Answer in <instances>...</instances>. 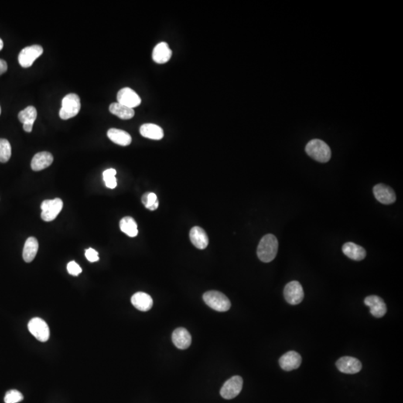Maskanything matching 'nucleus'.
<instances>
[{
    "instance_id": "obj_1",
    "label": "nucleus",
    "mask_w": 403,
    "mask_h": 403,
    "mask_svg": "<svg viewBox=\"0 0 403 403\" xmlns=\"http://www.w3.org/2000/svg\"><path fill=\"white\" fill-rule=\"evenodd\" d=\"M278 249V242L276 237L274 234H266L260 240L257 249L258 258L262 262H271L275 259Z\"/></svg>"
},
{
    "instance_id": "obj_2",
    "label": "nucleus",
    "mask_w": 403,
    "mask_h": 403,
    "mask_svg": "<svg viewBox=\"0 0 403 403\" xmlns=\"http://www.w3.org/2000/svg\"><path fill=\"white\" fill-rule=\"evenodd\" d=\"M305 152L311 158L321 163H326L332 156L330 147L324 141L314 139L307 144Z\"/></svg>"
},
{
    "instance_id": "obj_3",
    "label": "nucleus",
    "mask_w": 403,
    "mask_h": 403,
    "mask_svg": "<svg viewBox=\"0 0 403 403\" xmlns=\"http://www.w3.org/2000/svg\"><path fill=\"white\" fill-rule=\"evenodd\" d=\"M203 300L208 306L217 312H225L230 310L231 302L223 293L210 291L203 294Z\"/></svg>"
},
{
    "instance_id": "obj_4",
    "label": "nucleus",
    "mask_w": 403,
    "mask_h": 403,
    "mask_svg": "<svg viewBox=\"0 0 403 403\" xmlns=\"http://www.w3.org/2000/svg\"><path fill=\"white\" fill-rule=\"evenodd\" d=\"M80 109L81 102L79 96L76 93H69L62 100L59 116L62 120H68L76 117Z\"/></svg>"
},
{
    "instance_id": "obj_5",
    "label": "nucleus",
    "mask_w": 403,
    "mask_h": 403,
    "mask_svg": "<svg viewBox=\"0 0 403 403\" xmlns=\"http://www.w3.org/2000/svg\"><path fill=\"white\" fill-rule=\"evenodd\" d=\"M63 206V201L59 198L43 201L41 206L42 210V218L46 222L52 221L62 212Z\"/></svg>"
},
{
    "instance_id": "obj_6",
    "label": "nucleus",
    "mask_w": 403,
    "mask_h": 403,
    "mask_svg": "<svg viewBox=\"0 0 403 403\" xmlns=\"http://www.w3.org/2000/svg\"><path fill=\"white\" fill-rule=\"evenodd\" d=\"M43 49L40 45H32L24 48L20 52L18 61L21 66L23 68L30 67L35 61L42 56Z\"/></svg>"
},
{
    "instance_id": "obj_7",
    "label": "nucleus",
    "mask_w": 403,
    "mask_h": 403,
    "mask_svg": "<svg viewBox=\"0 0 403 403\" xmlns=\"http://www.w3.org/2000/svg\"><path fill=\"white\" fill-rule=\"evenodd\" d=\"M28 328L31 334L39 341L46 342L49 340L50 334L49 326L42 318H35L31 319Z\"/></svg>"
},
{
    "instance_id": "obj_8",
    "label": "nucleus",
    "mask_w": 403,
    "mask_h": 403,
    "mask_svg": "<svg viewBox=\"0 0 403 403\" xmlns=\"http://www.w3.org/2000/svg\"><path fill=\"white\" fill-rule=\"evenodd\" d=\"M285 300L291 305H298L304 298V291L302 285L297 281H292L285 285L284 289Z\"/></svg>"
},
{
    "instance_id": "obj_9",
    "label": "nucleus",
    "mask_w": 403,
    "mask_h": 403,
    "mask_svg": "<svg viewBox=\"0 0 403 403\" xmlns=\"http://www.w3.org/2000/svg\"><path fill=\"white\" fill-rule=\"evenodd\" d=\"M243 387V379L239 376H234L227 380L220 390V395L226 400L235 398L241 391Z\"/></svg>"
},
{
    "instance_id": "obj_10",
    "label": "nucleus",
    "mask_w": 403,
    "mask_h": 403,
    "mask_svg": "<svg viewBox=\"0 0 403 403\" xmlns=\"http://www.w3.org/2000/svg\"><path fill=\"white\" fill-rule=\"evenodd\" d=\"M117 103L130 108H134L141 105V99L132 89L124 87L117 93Z\"/></svg>"
},
{
    "instance_id": "obj_11",
    "label": "nucleus",
    "mask_w": 403,
    "mask_h": 403,
    "mask_svg": "<svg viewBox=\"0 0 403 403\" xmlns=\"http://www.w3.org/2000/svg\"><path fill=\"white\" fill-rule=\"evenodd\" d=\"M336 367L341 373L356 374L361 370L362 364L360 361L356 358L344 356L337 361Z\"/></svg>"
},
{
    "instance_id": "obj_12",
    "label": "nucleus",
    "mask_w": 403,
    "mask_h": 403,
    "mask_svg": "<svg viewBox=\"0 0 403 403\" xmlns=\"http://www.w3.org/2000/svg\"><path fill=\"white\" fill-rule=\"evenodd\" d=\"M373 194L380 203L384 205H390L396 201V194L391 187L378 184L373 188Z\"/></svg>"
},
{
    "instance_id": "obj_13",
    "label": "nucleus",
    "mask_w": 403,
    "mask_h": 403,
    "mask_svg": "<svg viewBox=\"0 0 403 403\" xmlns=\"http://www.w3.org/2000/svg\"><path fill=\"white\" fill-rule=\"evenodd\" d=\"M364 304L370 308V313L375 318H382L387 313V306L384 300L378 296H369L364 299Z\"/></svg>"
},
{
    "instance_id": "obj_14",
    "label": "nucleus",
    "mask_w": 403,
    "mask_h": 403,
    "mask_svg": "<svg viewBox=\"0 0 403 403\" xmlns=\"http://www.w3.org/2000/svg\"><path fill=\"white\" fill-rule=\"evenodd\" d=\"M279 365L285 371H291L299 368L302 363V357L295 351H289L279 359Z\"/></svg>"
},
{
    "instance_id": "obj_15",
    "label": "nucleus",
    "mask_w": 403,
    "mask_h": 403,
    "mask_svg": "<svg viewBox=\"0 0 403 403\" xmlns=\"http://www.w3.org/2000/svg\"><path fill=\"white\" fill-rule=\"evenodd\" d=\"M342 251L343 254L347 256L350 259L354 260V261H362L365 258L366 253L365 250L361 246L353 243V242H347L346 244H343L342 247Z\"/></svg>"
},
{
    "instance_id": "obj_16",
    "label": "nucleus",
    "mask_w": 403,
    "mask_h": 403,
    "mask_svg": "<svg viewBox=\"0 0 403 403\" xmlns=\"http://www.w3.org/2000/svg\"><path fill=\"white\" fill-rule=\"evenodd\" d=\"M174 345L180 349H185L191 344V335L185 328H178L172 335Z\"/></svg>"
},
{
    "instance_id": "obj_17",
    "label": "nucleus",
    "mask_w": 403,
    "mask_h": 403,
    "mask_svg": "<svg viewBox=\"0 0 403 403\" xmlns=\"http://www.w3.org/2000/svg\"><path fill=\"white\" fill-rule=\"evenodd\" d=\"M131 304L134 308L141 312L150 310L153 305V300L149 294L144 292H138L131 297Z\"/></svg>"
},
{
    "instance_id": "obj_18",
    "label": "nucleus",
    "mask_w": 403,
    "mask_h": 403,
    "mask_svg": "<svg viewBox=\"0 0 403 403\" xmlns=\"http://www.w3.org/2000/svg\"><path fill=\"white\" fill-rule=\"evenodd\" d=\"M192 244L199 250H204L209 245V237L206 231L199 226H194L190 231Z\"/></svg>"
},
{
    "instance_id": "obj_19",
    "label": "nucleus",
    "mask_w": 403,
    "mask_h": 403,
    "mask_svg": "<svg viewBox=\"0 0 403 403\" xmlns=\"http://www.w3.org/2000/svg\"><path fill=\"white\" fill-rule=\"evenodd\" d=\"M172 52L165 42L158 43L152 51V59L157 64H165L172 57Z\"/></svg>"
},
{
    "instance_id": "obj_20",
    "label": "nucleus",
    "mask_w": 403,
    "mask_h": 403,
    "mask_svg": "<svg viewBox=\"0 0 403 403\" xmlns=\"http://www.w3.org/2000/svg\"><path fill=\"white\" fill-rule=\"evenodd\" d=\"M53 162V156L48 152H41L33 157L31 168L34 171H41L50 166Z\"/></svg>"
},
{
    "instance_id": "obj_21",
    "label": "nucleus",
    "mask_w": 403,
    "mask_h": 403,
    "mask_svg": "<svg viewBox=\"0 0 403 403\" xmlns=\"http://www.w3.org/2000/svg\"><path fill=\"white\" fill-rule=\"evenodd\" d=\"M107 137L114 144L123 147L130 145L131 143V137L128 132L118 128H110L107 133Z\"/></svg>"
},
{
    "instance_id": "obj_22",
    "label": "nucleus",
    "mask_w": 403,
    "mask_h": 403,
    "mask_svg": "<svg viewBox=\"0 0 403 403\" xmlns=\"http://www.w3.org/2000/svg\"><path fill=\"white\" fill-rule=\"evenodd\" d=\"M140 133L144 138L152 140L162 139L164 138V131L159 126L152 124H145L140 128Z\"/></svg>"
},
{
    "instance_id": "obj_23",
    "label": "nucleus",
    "mask_w": 403,
    "mask_h": 403,
    "mask_svg": "<svg viewBox=\"0 0 403 403\" xmlns=\"http://www.w3.org/2000/svg\"><path fill=\"white\" fill-rule=\"evenodd\" d=\"M38 240L35 237H30L27 239L22 251V258L26 263H30L35 259L38 251Z\"/></svg>"
},
{
    "instance_id": "obj_24",
    "label": "nucleus",
    "mask_w": 403,
    "mask_h": 403,
    "mask_svg": "<svg viewBox=\"0 0 403 403\" xmlns=\"http://www.w3.org/2000/svg\"><path fill=\"white\" fill-rule=\"evenodd\" d=\"M109 111L111 114L123 120H129L134 116L133 108H130L118 103H114L110 105Z\"/></svg>"
},
{
    "instance_id": "obj_25",
    "label": "nucleus",
    "mask_w": 403,
    "mask_h": 403,
    "mask_svg": "<svg viewBox=\"0 0 403 403\" xmlns=\"http://www.w3.org/2000/svg\"><path fill=\"white\" fill-rule=\"evenodd\" d=\"M120 228L128 237H136L138 234V225L132 217H125L120 220Z\"/></svg>"
},
{
    "instance_id": "obj_26",
    "label": "nucleus",
    "mask_w": 403,
    "mask_h": 403,
    "mask_svg": "<svg viewBox=\"0 0 403 403\" xmlns=\"http://www.w3.org/2000/svg\"><path fill=\"white\" fill-rule=\"evenodd\" d=\"M38 116L36 108L34 106H28L18 114L20 121L23 124L34 125Z\"/></svg>"
},
{
    "instance_id": "obj_27",
    "label": "nucleus",
    "mask_w": 403,
    "mask_h": 403,
    "mask_svg": "<svg viewBox=\"0 0 403 403\" xmlns=\"http://www.w3.org/2000/svg\"><path fill=\"white\" fill-rule=\"evenodd\" d=\"M11 156V147L9 141L6 139H0V162L6 163Z\"/></svg>"
},
{
    "instance_id": "obj_28",
    "label": "nucleus",
    "mask_w": 403,
    "mask_h": 403,
    "mask_svg": "<svg viewBox=\"0 0 403 403\" xmlns=\"http://www.w3.org/2000/svg\"><path fill=\"white\" fill-rule=\"evenodd\" d=\"M143 204L147 209L150 211L156 210L158 208V201L156 195L154 193H146L142 196Z\"/></svg>"
},
{
    "instance_id": "obj_29",
    "label": "nucleus",
    "mask_w": 403,
    "mask_h": 403,
    "mask_svg": "<svg viewBox=\"0 0 403 403\" xmlns=\"http://www.w3.org/2000/svg\"><path fill=\"white\" fill-rule=\"evenodd\" d=\"M117 174V171L114 169H107L103 172V179H104L105 184L107 188L110 189H114L117 187V179L115 176Z\"/></svg>"
},
{
    "instance_id": "obj_30",
    "label": "nucleus",
    "mask_w": 403,
    "mask_h": 403,
    "mask_svg": "<svg viewBox=\"0 0 403 403\" xmlns=\"http://www.w3.org/2000/svg\"><path fill=\"white\" fill-rule=\"evenodd\" d=\"M23 400V396L17 390H11L5 394L4 401L5 403H18Z\"/></svg>"
},
{
    "instance_id": "obj_31",
    "label": "nucleus",
    "mask_w": 403,
    "mask_h": 403,
    "mask_svg": "<svg viewBox=\"0 0 403 403\" xmlns=\"http://www.w3.org/2000/svg\"><path fill=\"white\" fill-rule=\"evenodd\" d=\"M67 271L70 275L73 276H77L81 273L83 272V269L81 268L80 266L76 262V261H70L67 264Z\"/></svg>"
},
{
    "instance_id": "obj_32",
    "label": "nucleus",
    "mask_w": 403,
    "mask_h": 403,
    "mask_svg": "<svg viewBox=\"0 0 403 403\" xmlns=\"http://www.w3.org/2000/svg\"><path fill=\"white\" fill-rule=\"evenodd\" d=\"M85 257L90 262H96L100 260L98 253L93 248H89L86 250Z\"/></svg>"
},
{
    "instance_id": "obj_33",
    "label": "nucleus",
    "mask_w": 403,
    "mask_h": 403,
    "mask_svg": "<svg viewBox=\"0 0 403 403\" xmlns=\"http://www.w3.org/2000/svg\"><path fill=\"white\" fill-rule=\"evenodd\" d=\"M8 70V64L5 61L0 59V75L3 74Z\"/></svg>"
},
{
    "instance_id": "obj_34",
    "label": "nucleus",
    "mask_w": 403,
    "mask_h": 403,
    "mask_svg": "<svg viewBox=\"0 0 403 403\" xmlns=\"http://www.w3.org/2000/svg\"><path fill=\"white\" fill-rule=\"evenodd\" d=\"M32 127L33 125H31V124H23V129L26 132H31L32 131Z\"/></svg>"
},
{
    "instance_id": "obj_35",
    "label": "nucleus",
    "mask_w": 403,
    "mask_h": 403,
    "mask_svg": "<svg viewBox=\"0 0 403 403\" xmlns=\"http://www.w3.org/2000/svg\"><path fill=\"white\" fill-rule=\"evenodd\" d=\"M3 46H4L3 41H2V40L1 39V38H0V51L2 50V49H3Z\"/></svg>"
},
{
    "instance_id": "obj_36",
    "label": "nucleus",
    "mask_w": 403,
    "mask_h": 403,
    "mask_svg": "<svg viewBox=\"0 0 403 403\" xmlns=\"http://www.w3.org/2000/svg\"><path fill=\"white\" fill-rule=\"evenodd\" d=\"M0 114H1V107H0Z\"/></svg>"
}]
</instances>
